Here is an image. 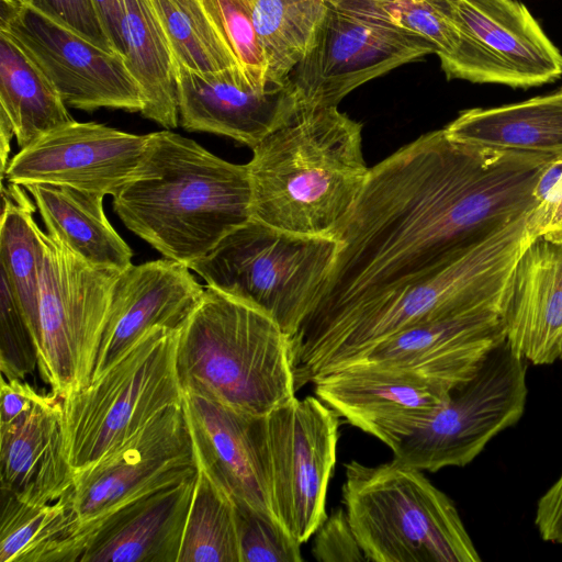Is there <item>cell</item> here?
<instances>
[{"label": "cell", "mask_w": 562, "mask_h": 562, "mask_svg": "<svg viewBox=\"0 0 562 562\" xmlns=\"http://www.w3.org/2000/svg\"><path fill=\"white\" fill-rule=\"evenodd\" d=\"M552 158L461 144L440 128L370 168L324 291L292 338L294 352L526 214Z\"/></svg>", "instance_id": "6da1fadb"}, {"label": "cell", "mask_w": 562, "mask_h": 562, "mask_svg": "<svg viewBox=\"0 0 562 562\" xmlns=\"http://www.w3.org/2000/svg\"><path fill=\"white\" fill-rule=\"evenodd\" d=\"M112 204L130 231L188 267L251 218L247 164L224 160L169 130L154 132Z\"/></svg>", "instance_id": "7a4b0ae2"}, {"label": "cell", "mask_w": 562, "mask_h": 562, "mask_svg": "<svg viewBox=\"0 0 562 562\" xmlns=\"http://www.w3.org/2000/svg\"><path fill=\"white\" fill-rule=\"evenodd\" d=\"M251 149V218L338 240L369 175L362 124L338 106H303Z\"/></svg>", "instance_id": "3957f363"}, {"label": "cell", "mask_w": 562, "mask_h": 562, "mask_svg": "<svg viewBox=\"0 0 562 562\" xmlns=\"http://www.w3.org/2000/svg\"><path fill=\"white\" fill-rule=\"evenodd\" d=\"M530 239L526 214L501 227L442 268L366 304L294 353L301 385L360 360L411 327L476 305L506 299Z\"/></svg>", "instance_id": "277c9868"}, {"label": "cell", "mask_w": 562, "mask_h": 562, "mask_svg": "<svg viewBox=\"0 0 562 562\" xmlns=\"http://www.w3.org/2000/svg\"><path fill=\"white\" fill-rule=\"evenodd\" d=\"M177 372L182 391L266 416L299 390L292 338L261 311L205 286L179 329Z\"/></svg>", "instance_id": "5b68a950"}, {"label": "cell", "mask_w": 562, "mask_h": 562, "mask_svg": "<svg viewBox=\"0 0 562 562\" xmlns=\"http://www.w3.org/2000/svg\"><path fill=\"white\" fill-rule=\"evenodd\" d=\"M342 503L371 562L481 560L452 499L420 470L392 461L345 465Z\"/></svg>", "instance_id": "8992f818"}, {"label": "cell", "mask_w": 562, "mask_h": 562, "mask_svg": "<svg viewBox=\"0 0 562 562\" xmlns=\"http://www.w3.org/2000/svg\"><path fill=\"white\" fill-rule=\"evenodd\" d=\"M339 245L250 218L188 267L207 288L261 311L293 338L324 291Z\"/></svg>", "instance_id": "52a82bcc"}, {"label": "cell", "mask_w": 562, "mask_h": 562, "mask_svg": "<svg viewBox=\"0 0 562 562\" xmlns=\"http://www.w3.org/2000/svg\"><path fill=\"white\" fill-rule=\"evenodd\" d=\"M178 338L179 329L147 330L87 386L63 398L65 448L75 473L183 402Z\"/></svg>", "instance_id": "ba28073f"}, {"label": "cell", "mask_w": 562, "mask_h": 562, "mask_svg": "<svg viewBox=\"0 0 562 562\" xmlns=\"http://www.w3.org/2000/svg\"><path fill=\"white\" fill-rule=\"evenodd\" d=\"M122 271L95 267L45 233L38 297V370L60 398L87 386Z\"/></svg>", "instance_id": "9c48e42d"}, {"label": "cell", "mask_w": 562, "mask_h": 562, "mask_svg": "<svg viewBox=\"0 0 562 562\" xmlns=\"http://www.w3.org/2000/svg\"><path fill=\"white\" fill-rule=\"evenodd\" d=\"M338 415L317 396L295 397L260 420L269 507L299 542L326 519V497L337 458Z\"/></svg>", "instance_id": "30bf717a"}, {"label": "cell", "mask_w": 562, "mask_h": 562, "mask_svg": "<svg viewBox=\"0 0 562 562\" xmlns=\"http://www.w3.org/2000/svg\"><path fill=\"white\" fill-rule=\"evenodd\" d=\"M526 363L505 340L470 380L450 391L424 428L402 442L393 460L428 472L473 461L522 416L528 394Z\"/></svg>", "instance_id": "8fae6325"}, {"label": "cell", "mask_w": 562, "mask_h": 562, "mask_svg": "<svg viewBox=\"0 0 562 562\" xmlns=\"http://www.w3.org/2000/svg\"><path fill=\"white\" fill-rule=\"evenodd\" d=\"M454 25L459 44L440 59L448 80L528 89L562 76V53L518 0H430Z\"/></svg>", "instance_id": "7c38bea8"}, {"label": "cell", "mask_w": 562, "mask_h": 562, "mask_svg": "<svg viewBox=\"0 0 562 562\" xmlns=\"http://www.w3.org/2000/svg\"><path fill=\"white\" fill-rule=\"evenodd\" d=\"M428 54L436 50L423 37L327 0L316 43L289 80L301 108L338 106L361 85Z\"/></svg>", "instance_id": "4fadbf2b"}, {"label": "cell", "mask_w": 562, "mask_h": 562, "mask_svg": "<svg viewBox=\"0 0 562 562\" xmlns=\"http://www.w3.org/2000/svg\"><path fill=\"white\" fill-rule=\"evenodd\" d=\"M0 31L43 70L67 105L142 111V90L122 54L95 45L26 1L1 0Z\"/></svg>", "instance_id": "5bb4252c"}, {"label": "cell", "mask_w": 562, "mask_h": 562, "mask_svg": "<svg viewBox=\"0 0 562 562\" xmlns=\"http://www.w3.org/2000/svg\"><path fill=\"white\" fill-rule=\"evenodd\" d=\"M196 473L182 402L169 406L123 443L75 473L71 499L78 527L142 493Z\"/></svg>", "instance_id": "9a60e30c"}, {"label": "cell", "mask_w": 562, "mask_h": 562, "mask_svg": "<svg viewBox=\"0 0 562 562\" xmlns=\"http://www.w3.org/2000/svg\"><path fill=\"white\" fill-rule=\"evenodd\" d=\"M314 393L348 424L394 452L443 406L450 389L409 370L358 361L315 381Z\"/></svg>", "instance_id": "2e32d148"}, {"label": "cell", "mask_w": 562, "mask_h": 562, "mask_svg": "<svg viewBox=\"0 0 562 562\" xmlns=\"http://www.w3.org/2000/svg\"><path fill=\"white\" fill-rule=\"evenodd\" d=\"M148 138L149 134L75 121L20 149L2 180L68 186L114 196L134 175Z\"/></svg>", "instance_id": "e0dca14e"}, {"label": "cell", "mask_w": 562, "mask_h": 562, "mask_svg": "<svg viewBox=\"0 0 562 562\" xmlns=\"http://www.w3.org/2000/svg\"><path fill=\"white\" fill-rule=\"evenodd\" d=\"M196 474L151 488L80 525L70 562H178Z\"/></svg>", "instance_id": "ac0fdd59"}, {"label": "cell", "mask_w": 562, "mask_h": 562, "mask_svg": "<svg viewBox=\"0 0 562 562\" xmlns=\"http://www.w3.org/2000/svg\"><path fill=\"white\" fill-rule=\"evenodd\" d=\"M505 300L411 327L380 342L358 361L409 370L452 390L470 380L506 340Z\"/></svg>", "instance_id": "d6986e66"}, {"label": "cell", "mask_w": 562, "mask_h": 562, "mask_svg": "<svg viewBox=\"0 0 562 562\" xmlns=\"http://www.w3.org/2000/svg\"><path fill=\"white\" fill-rule=\"evenodd\" d=\"M177 95L184 130L227 136L250 148L301 108L290 80L261 88L239 66L201 72L177 61Z\"/></svg>", "instance_id": "ffe728a7"}, {"label": "cell", "mask_w": 562, "mask_h": 562, "mask_svg": "<svg viewBox=\"0 0 562 562\" xmlns=\"http://www.w3.org/2000/svg\"><path fill=\"white\" fill-rule=\"evenodd\" d=\"M204 290L189 267L167 258L123 270L113 290L91 380L147 330L157 326L180 329Z\"/></svg>", "instance_id": "44dd1931"}, {"label": "cell", "mask_w": 562, "mask_h": 562, "mask_svg": "<svg viewBox=\"0 0 562 562\" xmlns=\"http://www.w3.org/2000/svg\"><path fill=\"white\" fill-rule=\"evenodd\" d=\"M183 407L198 467L236 503L272 516L261 454L262 416L191 391L183 392Z\"/></svg>", "instance_id": "7402d4cb"}, {"label": "cell", "mask_w": 562, "mask_h": 562, "mask_svg": "<svg viewBox=\"0 0 562 562\" xmlns=\"http://www.w3.org/2000/svg\"><path fill=\"white\" fill-rule=\"evenodd\" d=\"M65 448L63 398L40 394L9 423L0 424L1 491L21 501L47 503L74 487Z\"/></svg>", "instance_id": "603a6c76"}, {"label": "cell", "mask_w": 562, "mask_h": 562, "mask_svg": "<svg viewBox=\"0 0 562 562\" xmlns=\"http://www.w3.org/2000/svg\"><path fill=\"white\" fill-rule=\"evenodd\" d=\"M504 319L508 346L526 362L562 359V244L529 243L508 285Z\"/></svg>", "instance_id": "cb8c5ba5"}, {"label": "cell", "mask_w": 562, "mask_h": 562, "mask_svg": "<svg viewBox=\"0 0 562 562\" xmlns=\"http://www.w3.org/2000/svg\"><path fill=\"white\" fill-rule=\"evenodd\" d=\"M443 128L470 146L562 156V87L517 103L464 110Z\"/></svg>", "instance_id": "d4e9b609"}, {"label": "cell", "mask_w": 562, "mask_h": 562, "mask_svg": "<svg viewBox=\"0 0 562 562\" xmlns=\"http://www.w3.org/2000/svg\"><path fill=\"white\" fill-rule=\"evenodd\" d=\"M33 196L46 233L87 262L123 271L133 251L103 211L104 194L52 183L22 186Z\"/></svg>", "instance_id": "484cf974"}, {"label": "cell", "mask_w": 562, "mask_h": 562, "mask_svg": "<svg viewBox=\"0 0 562 562\" xmlns=\"http://www.w3.org/2000/svg\"><path fill=\"white\" fill-rule=\"evenodd\" d=\"M125 65L143 94L140 114L167 130L179 124L177 60L149 0H125Z\"/></svg>", "instance_id": "4316f807"}, {"label": "cell", "mask_w": 562, "mask_h": 562, "mask_svg": "<svg viewBox=\"0 0 562 562\" xmlns=\"http://www.w3.org/2000/svg\"><path fill=\"white\" fill-rule=\"evenodd\" d=\"M43 70L0 31V111L10 120L20 149L75 122Z\"/></svg>", "instance_id": "83f0119b"}, {"label": "cell", "mask_w": 562, "mask_h": 562, "mask_svg": "<svg viewBox=\"0 0 562 562\" xmlns=\"http://www.w3.org/2000/svg\"><path fill=\"white\" fill-rule=\"evenodd\" d=\"M71 493L31 503L1 491L0 562H70L79 525Z\"/></svg>", "instance_id": "f1b7e54d"}, {"label": "cell", "mask_w": 562, "mask_h": 562, "mask_svg": "<svg viewBox=\"0 0 562 562\" xmlns=\"http://www.w3.org/2000/svg\"><path fill=\"white\" fill-rule=\"evenodd\" d=\"M24 187L1 181L0 261L37 341L40 284L45 233L33 218L35 205Z\"/></svg>", "instance_id": "f546056e"}, {"label": "cell", "mask_w": 562, "mask_h": 562, "mask_svg": "<svg viewBox=\"0 0 562 562\" xmlns=\"http://www.w3.org/2000/svg\"><path fill=\"white\" fill-rule=\"evenodd\" d=\"M251 5L268 82L285 85L316 43L327 0H251Z\"/></svg>", "instance_id": "4dcf8cb0"}, {"label": "cell", "mask_w": 562, "mask_h": 562, "mask_svg": "<svg viewBox=\"0 0 562 562\" xmlns=\"http://www.w3.org/2000/svg\"><path fill=\"white\" fill-rule=\"evenodd\" d=\"M178 562H240L235 502L199 467Z\"/></svg>", "instance_id": "1f68e13d"}, {"label": "cell", "mask_w": 562, "mask_h": 562, "mask_svg": "<svg viewBox=\"0 0 562 562\" xmlns=\"http://www.w3.org/2000/svg\"><path fill=\"white\" fill-rule=\"evenodd\" d=\"M178 63L211 72L239 66L201 0H149Z\"/></svg>", "instance_id": "d6a6232c"}, {"label": "cell", "mask_w": 562, "mask_h": 562, "mask_svg": "<svg viewBox=\"0 0 562 562\" xmlns=\"http://www.w3.org/2000/svg\"><path fill=\"white\" fill-rule=\"evenodd\" d=\"M368 18L418 35L429 42L439 59L459 44L453 23L430 0H333Z\"/></svg>", "instance_id": "836d02e7"}, {"label": "cell", "mask_w": 562, "mask_h": 562, "mask_svg": "<svg viewBox=\"0 0 562 562\" xmlns=\"http://www.w3.org/2000/svg\"><path fill=\"white\" fill-rule=\"evenodd\" d=\"M218 34L249 80L267 88V63L258 40L251 0H201Z\"/></svg>", "instance_id": "e575fe53"}, {"label": "cell", "mask_w": 562, "mask_h": 562, "mask_svg": "<svg viewBox=\"0 0 562 562\" xmlns=\"http://www.w3.org/2000/svg\"><path fill=\"white\" fill-rule=\"evenodd\" d=\"M235 506L240 562L303 561L301 543L277 519L245 504Z\"/></svg>", "instance_id": "d590c367"}, {"label": "cell", "mask_w": 562, "mask_h": 562, "mask_svg": "<svg viewBox=\"0 0 562 562\" xmlns=\"http://www.w3.org/2000/svg\"><path fill=\"white\" fill-rule=\"evenodd\" d=\"M0 370L7 379L25 380L38 367L32 327L3 273H0Z\"/></svg>", "instance_id": "8d00e7d4"}, {"label": "cell", "mask_w": 562, "mask_h": 562, "mask_svg": "<svg viewBox=\"0 0 562 562\" xmlns=\"http://www.w3.org/2000/svg\"><path fill=\"white\" fill-rule=\"evenodd\" d=\"M533 205L526 213L530 241L542 238L562 244V156L552 158L532 190Z\"/></svg>", "instance_id": "74e56055"}, {"label": "cell", "mask_w": 562, "mask_h": 562, "mask_svg": "<svg viewBox=\"0 0 562 562\" xmlns=\"http://www.w3.org/2000/svg\"><path fill=\"white\" fill-rule=\"evenodd\" d=\"M313 557L319 562L368 561L351 529L345 508L334 509L315 531Z\"/></svg>", "instance_id": "f35d334b"}, {"label": "cell", "mask_w": 562, "mask_h": 562, "mask_svg": "<svg viewBox=\"0 0 562 562\" xmlns=\"http://www.w3.org/2000/svg\"><path fill=\"white\" fill-rule=\"evenodd\" d=\"M26 2L95 45L116 52L104 32L92 0H26Z\"/></svg>", "instance_id": "ab89813d"}, {"label": "cell", "mask_w": 562, "mask_h": 562, "mask_svg": "<svg viewBox=\"0 0 562 562\" xmlns=\"http://www.w3.org/2000/svg\"><path fill=\"white\" fill-rule=\"evenodd\" d=\"M535 524L543 540L562 544V473L539 498Z\"/></svg>", "instance_id": "60d3db41"}, {"label": "cell", "mask_w": 562, "mask_h": 562, "mask_svg": "<svg viewBox=\"0 0 562 562\" xmlns=\"http://www.w3.org/2000/svg\"><path fill=\"white\" fill-rule=\"evenodd\" d=\"M92 2L113 48L124 56L125 0H92Z\"/></svg>", "instance_id": "b9f144b4"}, {"label": "cell", "mask_w": 562, "mask_h": 562, "mask_svg": "<svg viewBox=\"0 0 562 562\" xmlns=\"http://www.w3.org/2000/svg\"><path fill=\"white\" fill-rule=\"evenodd\" d=\"M14 135L13 126L8 116L0 111V156H1V180L9 164L10 143Z\"/></svg>", "instance_id": "7bdbcfd3"}, {"label": "cell", "mask_w": 562, "mask_h": 562, "mask_svg": "<svg viewBox=\"0 0 562 562\" xmlns=\"http://www.w3.org/2000/svg\"><path fill=\"white\" fill-rule=\"evenodd\" d=\"M16 1H26V0H16Z\"/></svg>", "instance_id": "ee69618b"}]
</instances>
